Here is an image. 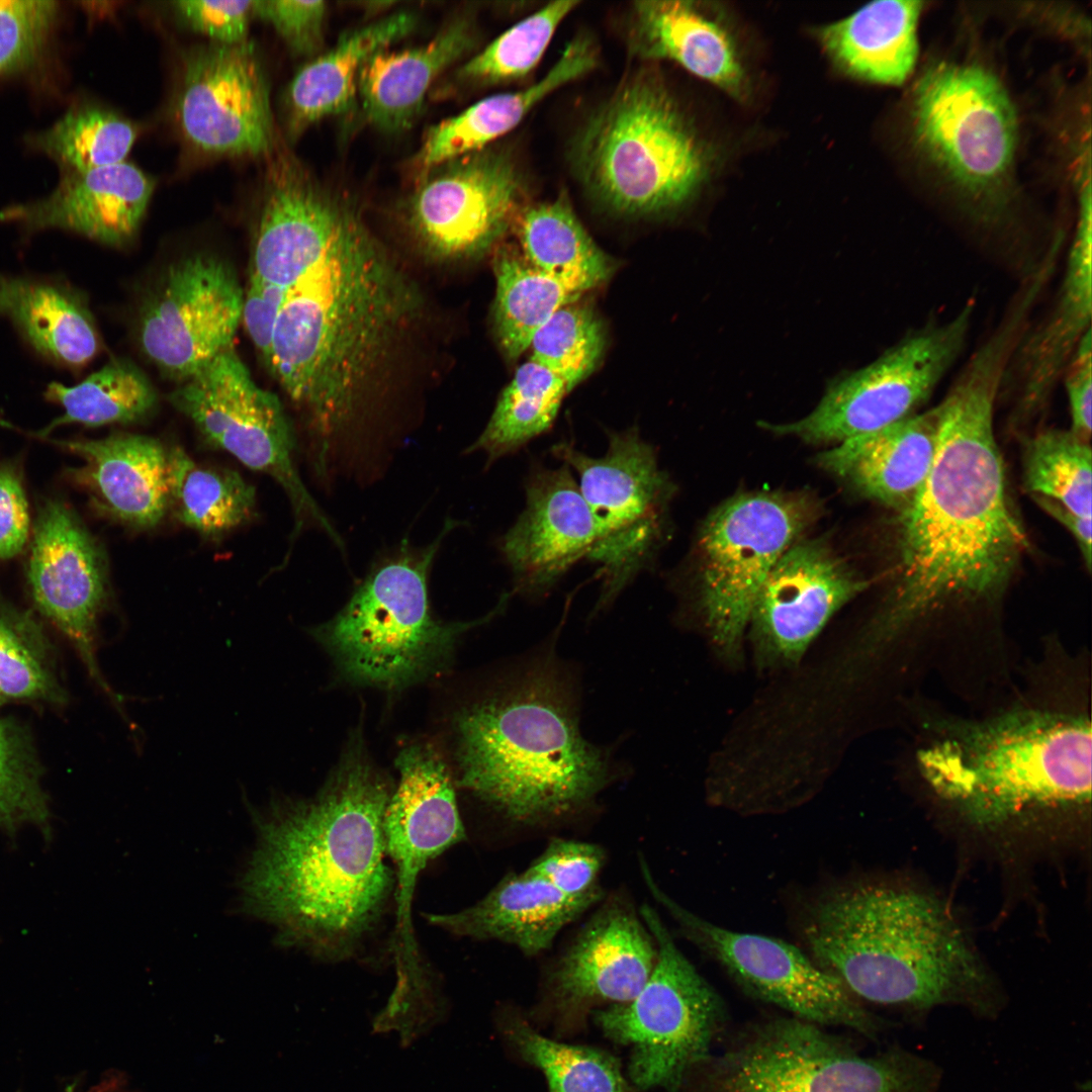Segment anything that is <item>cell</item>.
I'll return each instance as SVG.
<instances>
[{
    "mask_svg": "<svg viewBox=\"0 0 1092 1092\" xmlns=\"http://www.w3.org/2000/svg\"><path fill=\"white\" fill-rule=\"evenodd\" d=\"M266 280L284 288L267 366L331 433L386 374L421 292L356 207L315 180L281 222Z\"/></svg>",
    "mask_w": 1092,
    "mask_h": 1092,
    "instance_id": "cell-1",
    "label": "cell"
},
{
    "mask_svg": "<svg viewBox=\"0 0 1092 1092\" xmlns=\"http://www.w3.org/2000/svg\"><path fill=\"white\" fill-rule=\"evenodd\" d=\"M1008 361L1001 346L982 344L936 405L933 464L899 516L897 577L877 622L883 639L949 601L994 597L1028 548L993 429Z\"/></svg>",
    "mask_w": 1092,
    "mask_h": 1092,
    "instance_id": "cell-2",
    "label": "cell"
},
{
    "mask_svg": "<svg viewBox=\"0 0 1092 1092\" xmlns=\"http://www.w3.org/2000/svg\"><path fill=\"white\" fill-rule=\"evenodd\" d=\"M390 797L355 747L313 798L277 803L258 816L259 842L243 879L248 911L272 923L283 941L324 960L353 956L394 887L384 860Z\"/></svg>",
    "mask_w": 1092,
    "mask_h": 1092,
    "instance_id": "cell-3",
    "label": "cell"
},
{
    "mask_svg": "<svg viewBox=\"0 0 1092 1092\" xmlns=\"http://www.w3.org/2000/svg\"><path fill=\"white\" fill-rule=\"evenodd\" d=\"M802 949L859 1001L922 1014L961 1006L994 1019L1002 996L947 909L890 882L839 879L800 899Z\"/></svg>",
    "mask_w": 1092,
    "mask_h": 1092,
    "instance_id": "cell-4",
    "label": "cell"
},
{
    "mask_svg": "<svg viewBox=\"0 0 1092 1092\" xmlns=\"http://www.w3.org/2000/svg\"><path fill=\"white\" fill-rule=\"evenodd\" d=\"M572 690L548 656L457 719L460 785L508 819L536 824L589 805L607 753L580 733Z\"/></svg>",
    "mask_w": 1092,
    "mask_h": 1092,
    "instance_id": "cell-5",
    "label": "cell"
},
{
    "mask_svg": "<svg viewBox=\"0 0 1092 1092\" xmlns=\"http://www.w3.org/2000/svg\"><path fill=\"white\" fill-rule=\"evenodd\" d=\"M1091 722L1009 710L951 726L917 752L924 781L964 817L995 826L1091 799Z\"/></svg>",
    "mask_w": 1092,
    "mask_h": 1092,
    "instance_id": "cell-6",
    "label": "cell"
},
{
    "mask_svg": "<svg viewBox=\"0 0 1092 1092\" xmlns=\"http://www.w3.org/2000/svg\"><path fill=\"white\" fill-rule=\"evenodd\" d=\"M573 163L585 188L611 208L649 214L686 202L707 173L703 147L649 73L623 83L583 125Z\"/></svg>",
    "mask_w": 1092,
    "mask_h": 1092,
    "instance_id": "cell-7",
    "label": "cell"
},
{
    "mask_svg": "<svg viewBox=\"0 0 1092 1092\" xmlns=\"http://www.w3.org/2000/svg\"><path fill=\"white\" fill-rule=\"evenodd\" d=\"M821 1025L782 1018L692 1069L687 1092H938L941 1070L903 1048L862 1056Z\"/></svg>",
    "mask_w": 1092,
    "mask_h": 1092,
    "instance_id": "cell-8",
    "label": "cell"
},
{
    "mask_svg": "<svg viewBox=\"0 0 1092 1092\" xmlns=\"http://www.w3.org/2000/svg\"><path fill=\"white\" fill-rule=\"evenodd\" d=\"M427 548L389 560L375 568L348 604L314 632L352 677L370 684L398 686L437 666L457 636L486 621L443 623L435 620L428 600V574L440 542L454 526L447 522Z\"/></svg>",
    "mask_w": 1092,
    "mask_h": 1092,
    "instance_id": "cell-9",
    "label": "cell"
},
{
    "mask_svg": "<svg viewBox=\"0 0 1092 1092\" xmlns=\"http://www.w3.org/2000/svg\"><path fill=\"white\" fill-rule=\"evenodd\" d=\"M914 143L985 220L1005 204L1017 147V117L1001 81L983 66L939 62L910 99Z\"/></svg>",
    "mask_w": 1092,
    "mask_h": 1092,
    "instance_id": "cell-10",
    "label": "cell"
},
{
    "mask_svg": "<svg viewBox=\"0 0 1092 1092\" xmlns=\"http://www.w3.org/2000/svg\"><path fill=\"white\" fill-rule=\"evenodd\" d=\"M639 915L656 945L654 968L633 999L596 1010L594 1019L607 1038L630 1048L627 1077L637 1091L679 1092L689 1072L710 1057L725 1007L656 910L644 904Z\"/></svg>",
    "mask_w": 1092,
    "mask_h": 1092,
    "instance_id": "cell-11",
    "label": "cell"
},
{
    "mask_svg": "<svg viewBox=\"0 0 1092 1092\" xmlns=\"http://www.w3.org/2000/svg\"><path fill=\"white\" fill-rule=\"evenodd\" d=\"M552 454L576 473L593 516L595 541L587 558L601 566L597 608L603 609L662 544L674 486L636 431L611 434L600 457L567 443L553 446Z\"/></svg>",
    "mask_w": 1092,
    "mask_h": 1092,
    "instance_id": "cell-12",
    "label": "cell"
},
{
    "mask_svg": "<svg viewBox=\"0 0 1092 1092\" xmlns=\"http://www.w3.org/2000/svg\"><path fill=\"white\" fill-rule=\"evenodd\" d=\"M816 517L801 494L745 492L720 504L698 537V584L716 644L737 648L755 599L775 564Z\"/></svg>",
    "mask_w": 1092,
    "mask_h": 1092,
    "instance_id": "cell-13",
    "label": "cell"
},
{
    "mask_svg": "<svg viewBox=\"0 0 1092 1092\" xmlns=\"http://www.w3.org/2000/svg\"><path fill=\"white\" fill-rule=\"evenodd\" d=\"M168 398L209 446L282 486L294 514L293 535L308 521L318 524L338 545L342 543L297 472L295 436L280 399L254 381L234 347L179 382Z\"/></svg>",
    "mask_w": 1092,
    "mask_h": 1092,
    "instance_id": "cell-14",
    "label": "cell"
},
{
    "mask_svg": "<svg viewBox=\"0 0 1092 1092\" xmlns=\"http://www.w3.org/2000/svg\"><path fill=\"white\" fill-rule=\"evenodd\" d=\"M639 860L650 894L680 934L745 992L821 1026L849 1027L873 1039L884 1029L879 1017L802 948L776 937L733 931L695 914L666 894L646 860Z\"/></svg>",
    "mask_w": 1092,
    "mask_h": 1092,
    "instance_id": "cell-15",
    "label": "cell"
},
{
    "mask_svg": "<svg viewBox=\"0 0 1092 1092\" xmlns=\"http://www.w3.org/2000/svg\"><path fill=\"white\" fill-rule=\"evenodd\" d=\"M974 304L942 324L912 332L876 361L832 384L806 417L763 428L807 443H835L880 430L916 413L967 342Z\"/></svg>",
    "mask_w": 1092,
    "mask_h": 1092,
    "instance_id": "cell-16",
    "label": "cell"
},
{
    "mask_svg": "<svg viewBox=\"0 0 1092 1092\" xmlns=\"http://www.w3.org/2000/svg\"><path fill=\"white\" fill-rule=\"evenodd\" d=\"M653 937L622 900L603 905L548 971L528 1019L550 1026L554 1038L581 1032L588 1015L633 999L656 962Z\"/></svg>",
    "mask_w": 1092,
    "mask_h": 1092,
    "instance_id": "cell-17",
    "label": "cell"
},
{
    "mask_svg": "<svg viewBox=\"0 0 1092 1092\" xmlns=\"http://www.w3.org/2000/svg\"><path fill=\"white\" fill-rule=\"evenodd\" d=\"M399 783L384 814L386 853L395 868L396 920L393 950L396 987L423 984L412 904L429 860L465 839L455 792L444 762L429 745L414 744L397 758Z\"/></svg>",
    "mask_w": 1092,
    "mask_h": 1092,
    "instance_id": "cell-18",
    "label": "cell"
},
{
    "mask_svg": "<svg viewBox=\"0 0 1092 1092\" xmlns=\"http://www.w3.org/2000/svg\"><path fill=\"white\" fill-rule=\"evenodd\" d=\"M243 296L225 260L199 253L174 262L142 307V350L164 375L184 381L233 347Z\"/></svg>",
    "mask_w": 1092,
    "mask_h": 1092,
    "instance_id": "cell-19",
    "label": "cell"
},
{
    "mask_svg": "<svg viewBox=\"0 0 1092 1092\" xmlns=\"http://www.w3.org/2000/svg\"><path fill=\"white\" fill-rule=\"evenodd\" d=\"M175 117L187 144L203 154H270L275 131L269 85L255 46L215 42L187 52Z\"/></svg>",
    "mask_w": 1092,
    "mask_h": 1092,
    "instance_id": "cell-20",
    "label": "cell"
},
{
    "mask_svg": "<svg viewBox=\"0 0 1092 1092\" xmlns=\"http://www.w3.org/2000/svg\"><path fill=\"white\" fill-rule=\"evenodd\" d=\"M520 193L510 158L483 149L427 171L407 203V222L432 258H471L506 231Z\"/></svg>",
    "mask_w": 1092,
    "mask_h": 1092,
    "instance_id": "cell-21",
    "label": "cell"
},
{
    "mask_svg": "<svg viewBox=\"0 0 1092 1092\" xmlns=\"http://www.w3.org/2000/svg\"><path fill=\"white\" fill-rule=\"evenodd\" d=\"M27 580L39 612L72 642L91 677L120 704L96 660V628L108 601L103 553L65 503L47 502L33 528Z\"/></svg>",
    "mask_w": 1092,
    "mask_h": 1092,
    "instance_id": "cell-22",
    "label": "cell"
},
{
    "mask_svg": "<svg viewBox=\"0 0 1092 1092\" xmlns=\"http://www.w3.org/2000/svg\"><path fill=\"white\" fill-rule=\"evenodd\" d=\"M822 539L797 540L772 567L749 622L761 655L800 657L828 620L868 586Z\"/></svg>",
    "mask_w": 1092,
    "mask_h": 1092,
    "instance_id": "cell-23",
    "label": "cell"
},
{
    "mask_svg": "<svg viewBox=\"0 0 1092 1092\" xmlns=\"http://www.w3.org/2000/svg\"><path fill=\"white\" fill-rule=\"evenodd\" d=\"M595 525L572 470L540 467L526 482V505L502 543L518 590L548 592L577 561L587 557Z\"/></svg>",
    "mask_w": 1092,
    "mask_h": 1092,
    "instance_id": "cell-24",
    "label": "cell"
},
{
    "mask_svg": "<svg viewBox=\"0 0 1092 1092\" xmlns=\"http://www.w3.org/2000/svg\"><path fill=\"white\" fill-rule=\"evenodd\" d=\"M51 442L81 459L69 476L100 515L138 530L154 528L164 518L168 450L159 440L119 433Z\"/></svg>",
    "mask_w": 1092,
    "mask_h": 1092,
    "instance_id": "cell-25",
    "label": "cell"
},
{
    "mask_svg": "<svg viewBox=\"0 0 1092 1092\" xmlns=\"http://www.w3.org/2000/svg\"><path fill=\"white\" fill-rule=\"evenodd\" d=\"M154 187L148 175L125 162L73 172L49 196L0 211V220L29 231L62 229L121 246L135 235Z\"/></svg>",
    "mask_w": 1092,
    "mask_h": 1092,
    "instance_id": "cell-26",
    "label": "cell"
},
{
    "mask_svg": "<svg viewBox=\"0 0 1092 1092\" xmlns=\"http://www.w3.org/2000/svg\"><path fill=\"white\" fill-rule=\"evenodd\" d=\"M1059 297L1032 332L1024 333L1011 358L1019 384L1018 413L1041 408L1085 334L1092 316V203L1079 204Z\"/></svg>",
    "mask_w": 1092,
    "mask_h": 1092,
    "instance_id": "cell-27",
    "label": "cell"
},
{
    "mask_svg": "<svg viewBox=\"0 0 1092 1092\" xmlns=\"http://www.w3.org/2000/svg\"><path fill=\"white\" fill-rule=\"evenodd\" d=\"M938 433L939 416L934 406L842 441L821 452L817 463L863 496L900 514L910 507L927 478Z\"/></svg>",
    "mask_w": 1092,
    "mask_h": 1092,
    "instance_id": "cell-28",
    "label": "cell"
},
{
    "mask_svg": "<svg viewBox=\"0 0 1092 1092\" xmlns=\"http://www.w3.org/2000/svg\"><path fill=\"white\" fill-rule=\"evenodd\" d=\"M562 894L528 873H509L482 899L454 913L425 914L427 922L457 936L497 940L525 956L547 950L558 933L602 899Z\"/></svg>",
    "mask_w": 1092,
    "mask_h": 1092,
    "instance_id": "cell-29",
    "label": "cell"
},
{
    "mask_svg": "<svg viewBox=\"0 0 1092 1092\" xmlns=\"http://www.w3.org/2000/svg\"><path fill=\"white\" fill-rule=\"evenodd\" d=\"M473 42L471 23L459 17L425 44L375 53L360 70L357 84L367 120L385 132L408 128L420 114L432 83Z\"/></svg>",
    "mask_w": 1092,
    "mask_h": 1092,
    "instance_id": "cell-30",
    "label": "cell"
},
{
    "mask_svg": "<svg viewBox=\"0 0 1092 1092\" xmlns=\"http://www.w3.org/2000/svg\"><path fill=\"white\" fill-rule=\"evenodd\" d=\"M596 51L586 36L571 40L556 64L538 82L521 91L485 97L462 112L432 126L418 162L427 172L450 160L481 151L515 128L547 95L589 72Z\"/></svg>",
    "mask_w": 1092,
    "mask_h": 1092,
    "instance_id": "cell-31",
    "label": "cell"
},
{
    "mask_svg": "<svg viewBox=\"0 0 1092 1092\" xmlns=\"http://www.w3.org/2000/svg\"><path fill=\"white\" fill-rule=\"evenodd\" d=\"M416 23L412 12L394 13L345 33L330 51L301 68L285 94L290 139L324 118L350 111L363 65L375 53L407 35Z\"/></svg>",
    "mask_w": 1092,
    "mask_h": 1092,
    "instance_id": "cell-32",
    "label": "cell"
},
{
    "mask_svg": "<svg viewBox=\"0 0 1092 1092\" xmlns=\"http://www.w3.org/2000/svg\"><path fill=\"white\" fill-rule=\"evenodd\" d=\"M632 48L648 60L673 61L731 93L743 89L744 71L728 32L692 2H636Z\"/></svg>",
    "mask_w": 1092,
    "mask_h": 1092,
    "instance_id": "cell-33",
    "label": "cell"
},
{
    "mask_svg": "<svg viewBox=\"0 0 1092 1092\" xmlns=\"http://www.w3.org/2000/svg\"><path fill=\"white\" fill-rule=\"evenodd\" d=\"M923 2H871L849 16L824 26L820 40L845 73L863 81L901 85L917 56V25Z\"/></svg>",
    "mask_w": 1092,
    "mask_h": 1092,
    "instance_id": "cell-34",
    "label": "cell"
},
{
    "mask_svg": "<svg viewBox=\"0 0 1092 1092\" xmlns=\"http://www.w3.org/2000/svg\"><path fill=\"white\" fill-rule=\"evenodd\" d=\"M0 315L36 350L66 365L86 364L100 347L86 302L63 285L0 275Z\"/></svg>",
    "mask_w": 1092,
    "mask_h": 1092,
    "instance_id": "cell-35",
    "label": "cell"
},
{
    "mask_svg": "<svg viewBox=\"0 0 1092 1092\" xmlns=\"http://www.w3.org/2000/svg\"><path fill=\"white\" fill-rule=\"evenodd\" d=\"M520 240L527 262L579 295L604 283L615 267L565 196L528 208Z\"/></svg>",
    "mask_w": 1092,
    "mask_h": 1092,
    "instance_id": "cell-36",
    "label": "cell"
},
{
    "mask_svg": "<svg viewBox=\"0 0 1092 1092\" xmlns=\"http://www.w3.org/2000/svg\"><path fill=\"white\" fill-rule=\"evenodd\" d=\"M496 1028L520 1060L542 1072L548 1092H637L612 1054L548 1037L515 1009L499 1013Z\"/></svg>",
    "mask_w": 1092,
    "mask_h": 1092,
    "instance_id": "cell-37",
    "label": "cell"
},
{
    "mask_svg": "<svg viewBox=\"0 0 1092 1092\" xmlns=\"http://www.w3.org/2000/svg\"><path fill=\"white\" fill-rule=\"evenodd\" d=\"M168 509L199 534L219 537L249 521L256 491L237 471L200 464L182 448L167 451Z\"/></svg>",
    "mask_w": 1092,
    "mask_h": 1092,
    "instance_id": "cell-38",
    "label": "cell"
},
{
    "mask_svg": "<svg viewBox=\"0 0 1092 1092\" xmlns=\"http://www.w3.org/2000/svg\"><path fill=\"white\" fill-rule=\"evenodd\" d=\"M46 396L64 414L38 431L39 438L68 424L98 427L136 422L153 412L158 399L147 375L123 358L112 359L76 385L52 382Z\"/></svg>",
    "mask_w": 1092,
    "mask_h": 1092,
    "instance_id": "cell-39",
    "label": "cell"
},
{
    "mask_svg": "<svg viewBox=\"0 0 1092 1092\" xmlns=\"http://www.w3.org/2000/svg\"><path fill=\"white\" fill-rule=\"evenodd\" d=\"M568 392L565 382L548 368L532 359L523 363L469 451L486 453L488 461L518 451L552 427Z\"/></svg>",
    "mask_w": 1092,
    "mask_h": 1092,
    "instance_id": "cell-40",
    "label": "cell"
},
{
    "mask_svg": "<svg viewBox=\"0 0 1092 1092\" xmlns=\"http://www.w3.org/2000/svg\"><path fill=\"white\" fill-rule=\"evenodd\" d=\"M493 269L495 335L504 354L515 360L529 349L537 330L579 294L514 254L500 253Z\"/></svg>",
    "mask_w": 1092,
    "mask_h": 1092,
    "instance_id": "cell-41",
    "label": "cell"
},
{
    "mask_svg": "<svg viewBox=\"0 0 1092 1092\" xmlns=\"http://www.w3.org/2000/svg\"><path fill=\"white\" fill-rule=\"evenodd\" d=\"M0 695L64 703L56 655L38 622L0 599Z\"/></svg>",
    "mask_w": 1092,
    "mask_h": 1092,
    "instance_id": "cell-42",
    "label": "cell"
},
{
    "mask_svg": "<svg viewBox=\"0 0 1092 1092\" xmlns=\"http://www.w3.org/2000/svg\"><path fill=\"white\" fill-rule=\"evenodd\" d=\"M1091 457L1090 442L1070 430L1042 431L1025 446L1024 487L1033 495L1051 498L1091 519Z\"/></svg>",
    "mask_w": 1092,
    "mask_h": 1092,
    "instance_id": "cell-43",
    "label": "cell"
},
{
    "mask_svg": "<svg viewBox=\"0 0 1092 1092\" xmlns=\"http://www.w3.org/2000/svg\"><path fill=\"white\" fill-rule=\"evenodd\" d=\"M136 139L135 126L107 109L72 108L34 138L35 146L73 172L124 162Z\"/></svg>",
    "mask_w": 1092,
    "mask_h": 1092,
    "instance_id": "cell-44",
    "label": "cell"
},
{
    "mask_svg": "<svg viewBox=\"0 0 1092 1092\" xmlns=\"http://www.w3.org/2000/svg\"><path fill=\"white\" fill-rule=\"evenodd\" d=\"M578 4L573 0L548 3L467 61L458 71L459 77L494 84L526 76L541 60L558 25Z\"/></svg>",
    "mask_w": 1092,
    "mask_h": 1092,
    "instance_id": "cell-45",
    "label": "cell"
},
{
    "mask_svg": "<svg viewBox=\"0 0 1092 1092\" xmlns=\"http://www.w3.org/2000/svg\"><path fill=\"white\" fill-rule=\"evenodd\" d=\"M605 340L597 314L572 302L556 310L537 330L529 346L530 359L560 377L570 391L597 368Z\"/></svg>",
    "mask_w": 1092,
    "mask_h": 1092,
    "instance_id": "cell-46",
    "label": "cell"
},
{
    "mask_svg": "<svg viewBox=\"0 0 1092 1092\" xmlns=\"http://www.w3.org/2000/svg\"><path fill=\"white\" fill-rule=\"evenodd\" d=\"M40 780V762L29 733L14 720L0 719V827L48 825V798Z\"/></svg>",
    "mask_w": 1092,
    "mask_h": 1092,
    "instance_id": "cell-47",
    "label": "cell"
},
{
    "mask_svg": "<svg viewBox=\"0 0 1092 1092\" xmlns=\"http://www.w3.org/2000/svg\"><path fill=\"white\" fill-rule=\"evenodd\" d=\"M56 1H0V76L32 66L58 14Z\"/></svg>",
    "mask_w": 1092,
    "mask_h": 1092,
    "instance_id": "cell-48",
    "label": "cell"
},
{
    "mask_svg": "<svg viewBox=\"0 0 1092 1092\" xmlns=\"http://www.w3.org/2000/svg\"><path fill=\"white\" fill-rule=\"evenodd\" d=\"M605 858L604 849L597 844L554 838L526 871L566 896L584 897L602 892L598 879Z\"/></svg>",
    "mask_w": 1092,
    "mask_h": 1092,
    "instance_id": "cell-49",
    "label": "cell"
},
{
    "mask_svg": "<svg viewBox=\"0 0 1092 1092\" xmlns=\"http://www.w3.org/2000/svg\"><path fill=\"white\" fill-rule=\"evenodd\" d=\"M326 2L295 0L253 1V15L271 24L296 55L318 53L324 40Z\"/></svg>",
    "mask_w": 1092,
    "mask_h": 1092,
    "instance_id": "cell-50",
    "label": "cell"
},
{
    "mask_svg": "<svg viewBox=\"0 0 1092 1092\" xmlns=\"http://www.w3.org/2000/svg\"><path fill=\"white\" fill-rule=\"evenodd\" d=\"M173 9L192 30L231 44L247 40L253 1L185 0L173 2Z\"/></svg>",
    "mask_w": 1092,
    "mask_h": 1092,
    "instance_id": "cell-51",
    "label": "cell"
},
{
    "mask_svg": "<svg viewBox=\"0 0 1092 1092\" xmlns=\"http://www.w3.org/2000/svg\"><path fill=\"white\" fill-rule=\"evenodd\" d=\"M284 288L250 275L244 292L241 322L267 364Z\"/></svg>",
    "mask_w": 1092,
    "mask_h": 1092,
    "instance_id": "cell-52",
    "label": "cell"
},
{
    "mask_svg": "<svg viewBox=\"0 0 1092 1092\" xmlns=\"http://www.w3.org/2000/svg\"><path fill=\"white\" fill-rule=\"evenodd\" d=\"M29 513L16 471L0 467V560L19 554L28 540Z\"/></svg>",
    "mask_w": 1092,
    "mask_h": 1092,
    "instance_id": "cell-53",
    "label": "cell"
},
{
    "mask_svg": "<svg viewBox=\"0 0 1092 1092\" xmlns=\"http://www.w3.org/2000/svg\"><path fill=\"white\" fill-rule=\"evenodd\" d=\"M1071 414V429L1090 442L1092 405V339L1089 330L1080 341L1063 373Z\"/></svg>",
    "mask_w": 1092,
    "mask_h": 1092,
    "instance_id": "cell-54",
    "label": "cell"
},
{
    "mask_svg": "<svg viewBox=\"0 0 1092 1092\" xmlns=\"http://www.w3.org/2000/svg\"><path fill=\"white\" fill-rule=\"evenodd\" d=\"M1036 504L1066 527L1076 540L1085 566L1091 568V519L1082 518L1051 498L1033 495Z\"/></svg>",
    "mask_w": 1092,
    "mask_h": 1092,
    "instance_id": "cell-55",
    "label": "cell"
},
{
    "mask_svg": "<svg viewBox=\"0 0 1092 1092\" xmlns=\"http://www.w3.org/2000/svg\"><path fill=\"white\" fill-rule=\"evenodd\" d=\"M4 701H5V699H4V698H3V697H2L1 695H0V705H1V704H2V703H3Z\"/></svg>",
    "mask_w": 1092,
    "mask_h": 1092,
    "instance_id": "cell-56",
    "label": "cell"
}]
</instances>
